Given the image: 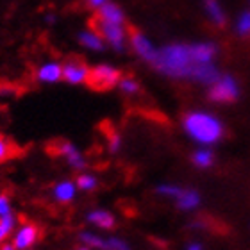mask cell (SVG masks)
<instances>
[{"mask_svg": "<svg viewBox=\"0 0 250 250\" xmlns=\"http://www.w3.org/2000/svg\"><path fill=\"white\" fill-rule=\"evenodd\" d=\"M209 62H200L195 45H168L157 50L154 66L168 77H188L195 79L200 68Z\"/></svg>", "mask_w": 250, "mask_h": 250, "instance_id": "obj_1", "label": "cell"}, {"mask_svg": "<svg viewBox=\"0 0 250 250\" xmlns=\"http://www.w3.org/2000/svg\"><path fill=\"white\" fill-rule=\"evenodd\" d=\"M183 127L186 134L200 145H213L224 136V125L216 116L204 113V111H191L183 118Z\"/></svg>", "mask_w": 250, "mask_h": 250, "instance_id": "obj_2", "label": "cell"}, {"mask_svg": "<svg viewBox=\"0 0 250 250\" xmlns=\"http://www.w3.org/2000/svg\"><path fill=\"white\" fill-rule=\"evenodd\" d=\"M118 83H120V72L109 64H99V66L91 68L88 81H86V84H89L97 91H105Z\"/></svg>", "mask_w": 250, "mask_h": 250, "instance_id": "obj_3", "label": "cell"}, {"mask_svg": "<svg viewBox=\"0 0 250 250\" xmlns=\"http://www.w3.org/2000/svg\"><path fill=\"white\" fill-rule=\"evenodd\" d=\"M91 25H93L95 32H99L100 36L104 38L105 42L113 45L116 50H122L125 45V31L124 25H118V23H111V21H105L99 16H93L91 20Z\"/></svg>", "mask_w": 250, "mask_h": 250, "instance_id": "obj_4", "label": "cell"}, {"mask_svg": "<svg viewBox=\"0 0 250 250\" xmlns=\"http://www.w3.org/2000/svg\"><path fill=\"white\" fill-rule=\"evenodd\" d=\"M238 99V84L232 77H220L216 83L211 84L209 89V100L218 104H229Z\"/></svg>", "mask_w": 250, "mask_h": 250, "instance_id": "obj_5", "label": "cell"}, {"mask_svg": "<svg viewBox=\"0 0 250 250\" xmlns=\"http://www.w3.org/2000/svg\"><path fill=\"white\" fill-rule=\"evenodd\" d=\"M40 240V229L34 224H23L13 232V247L16 250H31Z\"/></svg>", "mask_w": 250, "mask_h": 250, "instance_id": "obj_6", "label": "cell"}, {"mask_svg": "<svg viewBox=\"0 0 250 250\" xmlns=\"http://www.w3.org/2000/svg\"><path fill=\"white\" fill-rule=\"evenodd\" d=\"M56 154L64 157V161H66L73 170H84V168H86L84 154L79 150L73 143H70V141H59L58 145H56Z\"/></svg>", "mask_w": 250, "mask_h": 250, "instance_id": "obj_7", "label": "cell"}, {"mask_svg": "<svg viewBox=\"0 0 250 250\" xmlns=\"http://www.w3.org/2000/svg\"><path fill=\"white\" fill-rule=\"evenodd\" d=\"M89 68L79 59H68L62 64V79L70 84H83L88 81Z\"/></svg>", "mask_w": 250, "mask_h": 250, "instance_id": "obj_8", "label": "cell"}, {"mask_svg": "<svg viewBox=\"0 0 250 250\" xmlns=\"http://www.w3.org/2000/svg\"><path fill=\"white\" fill-rule=\"evenodd\" d=\"M130 45H132L134 52L138 54L141 59L150 61V62L156 61V56H157L156 47H154L150 43V40L146 36H143L141 32H132V34H130Z\"/></svg>", "mask_w": 250, "mask_h": 250, "instance_id": "obj_9", "label": "cell"}, {"mask_svg": "<svg viewBox=\"0 0 250 250\" xmlns=\"http://www.w3.org/2000/svg\"><path fill=\"white\" fill-rule=\"evenodd\" d=\"M79 188L75 184V181H70V179H64V181H59L56 186L52 188V198L59 204H70L73 198L77 197Z\"/></svg>", "mask_w": 250, "mask_h": 250, "instance_id": "obj_10", "label": "cell"}, {"mask_svg": "<svg viewBox=\"0 0 250 250\" xmlns=\"http://www.w3.org/2000/svg\"><path fill=\"white\" fill-rule=\"evenodd\" d=\"M86 222H88L89 225L99 227V229L109 230L115 227L116 218H115V214H111L109 211H105V209H95V211H89V213L86 214Z\"/></svg>", "mask_w": 250, "mask_h": 250, "instance_id": "obj_11", "label": "cell"}, {"mask_svg": "<svg viewBox=\"0 0 250 250\" xmlns=\"http://www.w3.org/2000/svg\"><path fill=\"white\" fill-rule=\"evenodd\" d=\"M36 77L42 83H48V84L58 83V81L62 79V66L58 64V62H47L42 68H38Z\"/></svg>", "mask_w": 250, "mask_h": 250, "instance_id": "obj_12", "label": "cell"}, {"mask_svg": "<svg viewBox=\"0 0 250 250\" xmlns=\"http://www.w3.org/2000/svg\"><path fill=\"white\" fill-rule=\"evenodd\" d=\"M97 16L105 21H111V23H118V25H124V21H125L124 11H122L118 5L109 4V2H105L104 5H100Z\"/></svg>", "mask_w": 250, "mask_h": 250, "instance_id": "obj_13", "label": "cell"}, {"mask_svg": "<svg viewBox=\"0 0 250 250\" xmlns=\"http://www.w3.org/2000/svg\"><path fill=\"white\" fill-rule=\"evenodd\" d=\"M175 202H177V208L181 211H193L200 204V195L195 189H183L181 197L175 198Z\"/></svg>", "mask_w": 250, "mask_h": 250, "instance_id": "obj_14", "label": "cell"}, {"mask_svg": "<svg viewBox=\"0 0 250 250\" xmlns=\"http://www.w3.org/2000/svg\"><path fill=\"white\" fill-rule=\"evenodd\" d=\"M79 42L84 47L91 48V50H104V38L93 31H84L79 34Z\"/></svg>", "mask_w": 250, "mask_h": 250, "instance_id": "obj_15", "label": "cell"}, {"mask_svg": "<svg viewBox=\"0 0 250 250\" xmlns=\"http://www.w3.org/2000/svg\"><path fill=\"white\" fill-rule=\"evenodd\" d=\"M204 5H206V11H208L209 18L216 23V25H224L225 23V15L220 4L216 0H204Z\"/></svg>", "mask_w": 250, "mask_h": 250, "instance_id": "obj_16", "label": "cell"}, {"mask_svg": "<svg viewBox=\"0 0 250 250\" xmlns=\"http://www.w3.org/2000/svg\"><path fill=\"white\" fill-rule=\"evenodd\" d=\"M75 184H77V188L81 189V191L84 193H89V191H95L97 188H99V179L95 177L93 173H81L77 177V181H75Z\"/></svg>", "mask_w": 250, "mask_h": 250, "instance_id": "obj_17", "label": "cell"}, {"mask_svg": "<svg viewBox=\"0 0 250 250\" xmlns=\"http://www.w3.org/2000/svg\"><path fill=\"white\" fill-rule=\"evenodd\" d=\"M79 238H81V241H83L84 245L91 247L93 250H104V247H105V238L95 234V232H89V230L81 232Z\"/></svg>", "mask_w": 250, "mask_h": 250, "instance_id": "obj_18", "label": "cell"}, {"mask_svg": "<svg viewBox=\"0 0 250 250\" xmlns=\"http://www.w3.org/2000/svg\"><path fill=\"white\" fill-rule=\"evenodd\" d=\"M214 163L213 152L208 150V148H200L193 154V165L197 168H209Z\"/></svg>", "mask_w": 250, "mask_h": 250, "instance_id": "obj_19", "label": "cell"}, {"mask_svg": "<svg viewBox=\"0 0 250 250\" xmlns=\"http://www.w3.org/2000/svg\"><path fill=\"white\" fill-rule=\"evenodd\" d=\"M184 188L181 186H175V184H161V186L156 188L157 195H161V197H170V198H179L181 197V193H183Z\"/></svg>", "mask_w": 250, "mask_h": 250, "instance_id": "obj_20", "label": "cell"}, {"mask_svg": "<svg viewBox=\"0 0 250 250\" xmlns=\"http://www.w3.org/2000/svg\"><path fill=\"white\" fill-rule=\"evenodd\" d=\"M0 224H2V227L7 230V234L11 236L16 229H18V216L11 211V213L4 214V216H0Z\"/></svg>", "mask_w": 250, "mask_h": 250, "instance_id": "obj_21", "label": "cell"}, {"mask_svg": "<svg viewBox=\"0 0 250 250\" xmlns=\"http://www.w3.org/2000/svg\"><path fill=\"white\" fill-rule=\"evenodd\" d=\"M11 156H15V146L5 136L0 134V163L7 161Z\"/></svg>", "mask_w": 250, "mask_h": 250, "instance_id": "obj_22", "label": "cell"}, {"mask_svg": "<svg viewBox=\"0 0 250 250\" xmlns=\"http://www.w3.org/2000/svg\"><path fill=\"white\" fill-rule=\"evenodd\" d=\"M104 250H130V245L122 238H105V247Z\"/></svg>", "mask_w": 250, "mask_h": 250, "instance_id": "obj_23", "label": "cell"}, {"mask_svg": "<svg viewBox=\"0 0 250 250\" xmlns=\"http://www.w3.org/2000/svg\"><path fill=\"white\" fill-rule=\"evenodd\" d=\"M236 29L241 36H249L250 34V11L243 13V15L238 18V23H236Z\"/></svg>", "mask_w": 250, "mask_h": 250, "instance_id": "obj_24", "label": "cell"}, {"mask_svg": "<svg viewBox=\"0 0 250 250\" xmlns=\"http://www.w3.org/2000/svg\"><path fill=\"white\" fill-rule=\"evenodd\" d=\"M120 89L124 91V93H127V95H134V93H138L140 91V84L136 83L134 79H130V77H127V79H120Z\"/></svg>", "mask_w": 250, "mask_h": 250, "instance_id": "obj_25", "label": "cell"}, {"mask_svg": "<svg viewBox=\"0 0 250 250\" xmlns=\"http://www.w3.org/2000/svg\"><path fill=\"white\" fill-rule=\"evenodd\" d=\"M107 146H109V150L113 152V154H116V152L122 148V138L116 132H113V134L109 136V141H107Z\"/></svg>", "mask_w": 250, "mask_h": 250, "instance_id": "obj_26", "label": "cell"}, {"mask_svg": "<svg viewBox=\"0 0 250 250\" xmlns=\"http://www.w3.org/2000/svg\"><path fill=\"white\" fill-rule=\"evenodd\" d=\"M11 213V200L5 195H0V216Z\"/></svg>", "mask_w": 250, "mask_h": 250, "instance_id": "obj_27", "label": "cell"}, {"mask_svg": "<svg viewBox=\"0 0 250 250\" xmlns=\"http://www.w3.org/2000/svg\"><path fill=\"white\" fill-rule=\"evenodd\" d=\"M7 236H9V234H7V230H5L4 227H2V224H0V245L7 240Z\"/></svg>", "mask_w": 250, "mask_h": 250, "instance_id": "obj_28", "label": "cell"}, {"mask_svg": "<svg viewBox=\"0 0 250 250\" xmlns=\"http://www.w3.org/2000/svg\"><path fill=\"white\" fill-rule=\"evenodd\" d=\"M88 2H89V5H93V7H97V9H99L100 5H104L107 0H88Z\"/></svg>", "mask_w": 250, "mask_h": 250, "instance_id": "obj_29", "label": "cell"}, {"mask_svg": "<svg viewBox=\"0 0 250 250\" xmlns=\"http://www.w3.org/2000/svg\"><path fill=\"white\" fill-rule=\"evenodd\" d=\"M186 250H202V245H200V243H189V245L186 247Z\"/></svg>", "mask_w": 250, "mask_h": 250, "instance_id": "obj_30", "label": "cell"}, {"mask_svg": "<svg viewBox=\"0 0 250 250\" xmlns=\"http://www.w3.org/2000/svg\"><path fill=\"white\" fill-rule=\"evenodd\" d=\"M0 250H16V249L13 247V243H2V245H0Z\"/></svg>", "mask_w": 250, "mask_h": 250, "instance_id": "obj_31", "label": "cell"}, {"mask_svg": "<svg viewBox=\"0 0 250 250\" xmlns=\"http://www.w3.org/2000/svg\"><path fill=\"white\" fill-rule=\"evenodd\" d=\"M77 250H93L91 247H88V245H84V247H81V249H77Z\"/></svg>", "mask_w": 250, "mask_h": 250, "instance_id": "obj_32", "label": "cell"}]
</instances>
